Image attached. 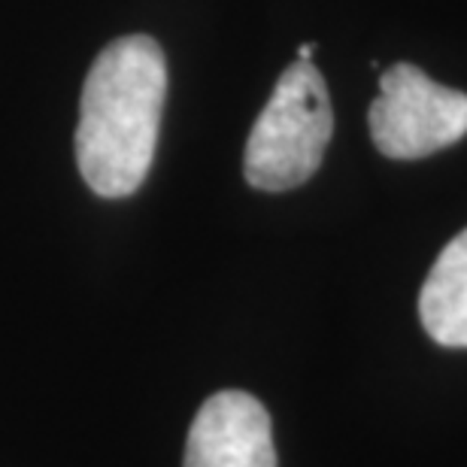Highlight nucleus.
<instances>
[{
	"label": "nucleus",
	"instance_id": "f257e3e1",
	"mask_svg": "<svg viewBox=\"0 0 467 467\" xmlns=\"http://www.w3.org/2000/svg\"><path fill=\"white\" fill-rule=\"evenodd\" d=\"M167 100V58L152 36L113 40L91 64L79 100L77 161L100 198H128L146 182Z\"/></svg>",
	"mask_w": 467,
	"mask_h": 467
},
{
	"label": "nucleus",
	"instance_id": "f03ea898",
	"mask_svg": "<svg viewBox=\"0 0 467 467\" xmlns=\"http://www.w3.org/2000/svg\"><path fill=\"white\" fill-rule=\"evenodd\" d=\"M334 134V109L313 61L288 64L243 152V176L258 192H288L319 171Z\"/></svg>",
	"mask_w": 467,
	"mask_h": 467
},
{
	"label": "nucleus",
	"instance_id": "7ed1b4c3",
	"mask_svg": "<svg viewBox=\"0 0 467 467\" xmlns=\"http://www.w3.org/2000/svg\"><path fill=\"white\" fill-rule=\"evenodd\" d=\"M370 137L386 158L413 161L467 134V95L434 82L416 64H391L368 109Z\"/></svg>",
	"mask_w": 467,
	"mask_h": 467
},
{
	"label": "nucleus",
	"instance_id": "20e7f679",
	"mask_svg": "<svg viewBox=\"0 0 467 467\" xmlns=\"http://www.w3.org/2000/svg\"><path fill=\"white\" fill-rule=\"evenodd\" d=\"M182 467H276L265 404L237 389L203 400L189 428Z\"/></svg>",
	"mask_w": 467,
	"mask_h": 467
},
{
	"label": "nucleus",
	"instance_id": "39448f33",
	"mask_svg": "<svg viewBox=\"0 0 467 467\" xmlns=\"http://www.w3.org/2000/svg\"><path fill=\"white\" fill-rule=\"evenodd\" d=\"M419 316L441 347L467 349V228L437 255L419 295Z\"/></svg>",
	"mask_w": 467,
	"mask_h": 467
},
{
	"label": "nucleus",
	"instance_id": "423d86ee",
	"mask_svg": "<svg viewBox=\"0 0 467 467\" xmlns=\"http://www.w3.org/2000/svg\"><path fill=\"white\" fill-rule=\"evenodd\" d=\"M313 52H316V46L313 43H304L301 49H297V61H310Z\"/></svg>",
	"mask_w": 467,
	"mask_h": 467
}]
</instances>
